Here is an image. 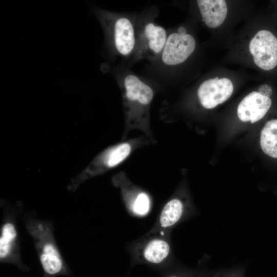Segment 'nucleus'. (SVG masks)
<instances>
[{"label": "nucleus", "instance_id": "f257e3e1", "mask_svg": "<svg viewBox=\"0 0 277 277\" xmlns=\"http://www.w3.org/2000/svg\"><path fill=\"white\" fill-rule=\"evenodd\" d=\"M123 103L125 129L122 140L129 132L140 130L152 143L156 141L150 126V108L154 95L153 88L139 76L130 71H115Z\"/></svg>", "mask_w": 277, "mask_h": 277}, {"label": "nucleus", "instance_id": "f03ea898", "mask_svg": "<svg viewBox=\"0 0 277 277\" xmlns=\"http://www.w3.org/2000/svg\"><path fill=\"white\" fill-rule=\"evenodd\" d=\"M94 14L105 33L108 52L113 56H133L137 43V22L130 16L96 8Z\"/></svg>", "mask_w": 277, "mask_h": 277}, {"label": "nucleus", "instance_id": "7ed1b4c3", "mask_svg": "<svg viewBox=\"0 0 277 277\" xmlns=\"http://www.w3.org/2000/svg\"><path fill=\"white\" fill-rule=\"evenodd\" d=\"M23 220L33 240L44 271L51 275L64 271L65 262L56 242L52 222L38 219L34 213L31 212L25 213Z\"/></svg>", "mask_w": 277, "mask_h": 277}, {"label": "nucleus", "instance_id": "20e7f679", "mask_svg": "<svg viewBox=\"0 0 277 277\" xmlns=\"http://www.w3.org/2000/svg\"><path fill=\"white\" fill-rule=\"evenodd\" d=\"M150 140L143 137L132 138L111 146L98 154L68 186L70 191H75L87 180L101 175L125 161L136 149L145 145Z\"/></svg>", "mask_w": 277, "mask_h": 277}, {"label": "nucleus", "instance_id": "39448f33", "mask_svg": "<svg viewBox=\"0 0 277 277\" xmlns=\"http://www.w3.org/2000/svg\"><path fill=\"white\" fill-rule=\"evenodd\" d=\"M167 36L166 29L149 17L139 19L136 26V47L133 61L154 60L160 57Z\"/></svg>", "mask_w": 277, "mask_h": 277}, {"label": "nucleus", "instance_id": "423d86ee", "mask_svg": "<svg viewBox=\"0 0 277 277\" xmlns=\"http://www.w3.org/2000/svg\"><path fill=\"white\" fill-rule=\"evenodd\" d=\"M3 220L0 230V260L16 264L21 262L17 218L22 212V205H10L1 201Z\"/></svg>", "mask_w": 277, "mask_h": 277}, {"label": "nucleus", "instance_id": "0eeeda50", "mask_svg": "<svg viewBox=\"0 0 277 277\" xmlns=\"http://www.w3.org/2000/svg\"><path fill=\"white\" fill-rule=\"evenodd\" d=\"M195 46L194 37L187 33L185 27H180L177 32L168 35L160 58L166 66H176L184 62L193 52Z\"/></svg>", "mask_w": 277, "mask_h": 277}, {"label": "nucleus", "instance_id": "6e6552de", "mask_svg": "<svg viewBox=\"0 0 277 277\" xmlns=\"http://www.w3.org/2000/svg\"><path fill=\"white\" fill-rule=\"evenodd\" d=\"M249 49L255 64L268 71L277 65V38L269 31H258L251 40Z\"/></svg>", "mask_w": 277, "mask_h": 277}, {"label": "nucleus", "instance_id": "1a4fd4ad", "mask_svg": "<svg viewBox=\"0 0 277 277\" xmlns=\"http://www.w3.org/2000/svg\"><path fill=\"white\" fill-rule=\"evenodd\" d=\"M233 86L227 78L215 77L203 82L197 90L201 105L206 109H212L227 101L232 95Z\"/></svg>", "mask_w": 277, "mask_h": 277}, {"label": "nucleus", "instance_id": "9d476101", "mask_svg": "<svg viewBox=\"0 0 277 277\" xmlns=\"http://www.w3.org/2000/svg\"><path fill=\"white\" fill-rule=\"evenodd\" d=\"M271 105V99L253 91L246 96L239 104L237 113L243 122L254 123L262 118Z\"/></svg>", "mask_w": 277, "mask_h": 277}, {"label": "nucleus", "instance_id": "9b49d317", "mask_svg": "<svg viewBox=\"0 0 277 277\" xmlns=\"http://www.w3.org/2000/svg\"><path fill=\"white\" fill-rule=\"evenodd\" d=\"M197 4L202 20L209 28L222 24L227 14V6L224 0H197Z\"/></svg>", "mask_w": 277, "mask_h": 277}, {"label": "nucleus", "instance_id": "f8f14e48", "mask_svg": "<svg viewBox=\"0 0 277 277\" xmlns=\"http://www.w3.org/2000/svg\"><path fill=\"white\" fill-rule=\"evenodd\" d=\"M260 145L265 154L277 158V119L265 124L261 133Z\"/></svg>", "mask_w": 277, "mask_h": 277}, {"label": "nucleus", "instance_id": "ddd939ff", "mask_svg": "<svg viewBox=\"0 0 277 277\" xmlns=\"http://www.w3.org/2000/svg\"><path fill=\"white\" fill-rule=\"evenodd\" d=\"M184 211V204L177 198L169 200L164 207L160 217L162 227L167 228L175 224L182 216Z\"/></svg>", "mask_w": 277, "mask_h": 277}, {"label": "nucleus", "instance_id": "4468645a", "mask_svg": "<svg viewBox=\"0 0 277 277\" xmlns=\"http://www.w3.org/2000/svg\"><path fill=\"white\" fill-rule=\"evenodd\" d=\"M168 243L161 239H154L148 243L144 251L145 259L152 263H159L169 254Z\"/></svg>", "mask_w": 277, "mask_h": 277}, {"label": "nucleus", "instance_id": "2eb2a0df", "mask_svg": "<svg viewBox=\"0 0 277 277\" xmlns=\"http://www.w3.org/2000/svg\"><path fill=\"white\" fill-rule=\"evenodd\" d=\"M150 205V198L145 192H138L133 199L132 205L133 210L138 215L146 214L149 210Z\"/></svg>", "mask_w": 277, "mask_h": 277}, {"label": "nucleus", "instance_id": "dca6fc26", "mask_svg": "<svg viewBox=\"0 0 277 277\" xmlns=\"http://www.w3.org/2000/svg\"><path fill=\"white\" fill-rule=\"evenodd\" d=\"M258 92L263 96L269 97L272 94V90L269 85L265 84L260 87Z\"/></svg>", "mask_w": 277, "mask_h": 277}, {"label": "nucleus", "instance_id": "f3484780", "mask_svg": "<svg viewBox=\"0 0 277 277\" xmlns=\"http://www.w3.org/2000/svg\"><path fill=\"white\" fill-rule=\"evenodd\" d=\"M171 277H177V276H171Z\"/></svg>", "mask_w": 277, "mask_h": 277}]
</instances>
